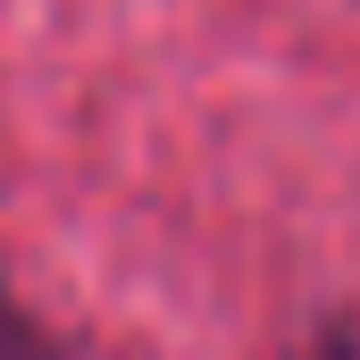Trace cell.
<instances>
[{"label": "cell", "instance_id": "6da1fadb", "mask_svg": "<svg viewBox=\"0 0 360 360\" xmlns=\"http://www.w3.org/2000/svg\"><path fill=\"white\" fill-rule=\"evenodd\" d=\"M0 360H68V344L51 335V319L17 285H0Z\"/></svg>", "mask_w": 360, "mask_h": 360}]
</instances>
